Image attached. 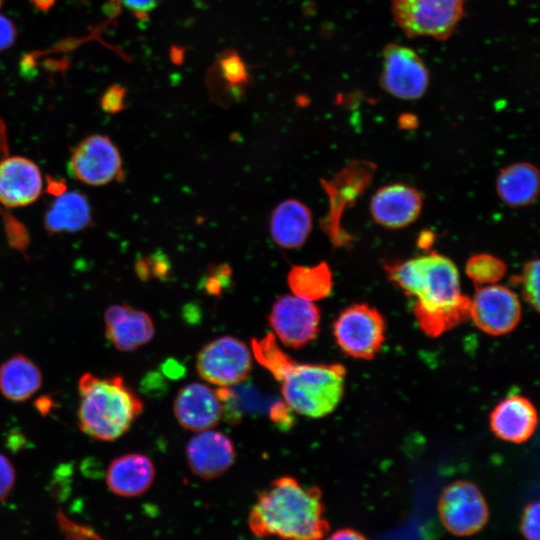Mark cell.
<instances>
[{
    "instance_id": "cell-1",
    "label": "cell",
    "mask_w": 540,
    "mask_h": 540,
    "mask_svg": "<svg viewBox=\"0 0 540 540\" xmlns=\"http://www.w3.org/2000/svg\"><path fill=\"white\" fill-rule=\"evenodd\" d=\"M388 278L416 298L414 315L420 328L437 337L470 318V298L460 290L459 274L447 257L431 252L387 264Z\"/></svg>"
},
{
    "instance_id": "cell-2",
    "label": "cell",
    "mask_w": 540,
    "mask_h": 540,
    "mask_svg": "<svg viewBox=\"0 0 540 540\" xmlns=\"http://www.w3.org/2000/svg\"><path fill=\"white\" fill-rule=\"evenodd\" d=\"M248 525L257 537L280 540H323L329 531L321 490L292 476L279 477L260 492Z\"/></svg>"
},
{
    "instance_id": "cell-3",
    "label": "cell",
    "mask_w": 540,
    "mask_h": 540,
    "mask_svg": "<svg viewBox=\"0 0 540 540\" xmlns=\"http://www.w3.org/2000/svg\"><path fill=\"white\" fill-rule=\"evenodd\" d=\"M78 390V426L95 440L118 439L144 408L142 400L120 375L99 377L84 373L78 381Z\"/></svg>"
},
{
    "instance_id": "cell-4",
    "label": "cell",
    "mask_w": 540,
    "mask_h": 540,
    "mask_svg": "<svg viewBox=\"0 0 540 540\" xmlns=\"http://www.w3.org/2000/svg\"><path fill=\"white\" fill-rule=\"evenodd\" d=\"M345 367L341 364H300L294 361L278 380L285 404L306 417L330 414L344 392Z\"/></svg>"
},
{
    "instance_id": "cell-5",
    "label": "cell",
    "mask_w": 540,
    "mask_h": 540,
    "mask_svg": "<svg viewBox=\"0 0 540 540\" xmlns=\"http://www.w3.org/2000/svg\"><path fill=\"white\" fill-rule=\"evenodd\" d=\"M398 26L408 37L446 40L464 11V0H391Z\"/></svg>"
},
{
    "instance_id": "cell-6",
    "label": "cell",
    "mask_w": 540,
    "mask_h": 540,
    "mask_svg": "<svg viewBox=\"0 0 540 540\" xmlns=\"http://www.w3.org/2000/svg\"><path fill=\"white\" fill-rule=\"evenodd\" d=\"M375 165L370 161H352L331 180L322 183L330 200V210L322 221L323 230L335 246H347L352 237L341 227L344 210L352 206L372 181Z\"/></svg>"
},
{
    "instance_id": "cell-7",
    "label": "cell",
    "mask_w": 540,
    "mask_h": 540,
    "mask_svg": "<svg viewBox=\"0 0 540 540\" xmlns=\"http://www.w3.org/2000/svg\"><path fill=\"white\" fill-rule=\"evenodd\" d=\"M338 346L347 355L371 359L385 339V321L374 307L354 304L344 309L333 323Z\"/></svg>"
},
{
    "instance_id": "cell-8",
    "label": "cell",
    "mask_w": 540,
    "mask_h": 540,
    "mask_svg": "<svg viewBox=\"0 0 540 540\" xmlns=\"http://www.w3.org/2000/svg\"><path fill=\"white\" fill-rule=\"evenodd\" d=\"M251 368L252 356L249 348L233 336H222L208 342L196 357L199 376L220 388L241 383Z\"/></svg>"
},
{
    "instance_id": "cell-9",
    "label": "cell",
    "mask_w": 540,
    "mask_h": 540,
    "mask_svg": "<svg viewBox=\"0 0 540 540\" xmlns=\"http://www.w3.org/2000/svg\"><path fill=\"white\" fill-rule=\"evenodd\" d=\"M438 513L444 527L456 536L474 535L489 520L484 496L475 484L465 480H457L443 490Z\"/></svg>"
},
{
    "instance_id": "cell-10",
    "label": "cell",
    "mask_w": 540,
    "mask_h": 540,
    "mask_svg": "<svg viewBox=\"0 0 540 540\" xmlns=\"http://www.w3.org/2000/svg\"><path fill=\"white\" fill-rule=\"evenodd\" d=\"M320 318V310L312 301L283 295L273 303L268 323L283 345L299 349L317 337Z\"/></svg>"
},
{
    "instance_id": "cell-11",
    "label": "cell",
    "mask_w": 540,
    "mask_h": 540,
    "mask_svg": "<svg viewBox=\"0 0 540 540\" xmlns=\"http://www.w3.org/2000/svg\"><path fill=\"white\" fill-rule=\"evenodd\" d=\"M68 166L75 179L91 186L105 185L123 176L119 150L101 134L84 138L74 149Z\"/></svg>"
},
{
    "instance_id": "cell-12",
    "label": "cell",
    "mask_w": 540,
    "mask_h": 540,
    "mask_svg": "<svg viewBox=\"0 0 540 540\" xmlns=\"http://www.w3.org/2000/svg\"><path fill=\"white\" fill-rule=\"evenodd\" d=\"M381 86L405 100L422 97L429 84V72L421 57L411 48L388 44L383 51Z\"/></svg>"
},
{
    "instance_id": "cell-13",
    "label": "cell",
    "mask_w": 540,
    "mask_h": 540,
    "mask_svg": "<svg viewBox=\"0 0 540 540\" xmlns=\"http://www.w3.org/2000/svg\"><path fill=\"white\" fill-rule=\"evenodd\" d=\"M470 318L483 332L499 336L511 332L521 319L517 295L501 285H485L470 299Z\"/></svg>"
},
{
    "instance_id": "cell-14",
    "label": "cell",
    "mask_w": 540,
    "mask_h": 540,
    "mask_svg": "<svg viewBox=\"0 0 540 540\" xmlns=\"http://www.w3.org/2000/svg\"><path fill=\"white\" fill-rule=\"evenodd\" d=\"M174 415L185 429L201 432L216 426L223 417V404L216 392L205 384L183 386L173 403Z\"/></svg>"
},
{
    "instance_id": "cell-15",
    "label": "cell",
    "mask_w": 540,
    "mask_h": 540,
    "mask_svg": "<svg viewBox=\"0 0 540 540\" xmlns=\"http://www.w3.org/2000/svg\"><path fill=\"white\" fill-rule=\"evenodd\" d=\"M186 458L195 475L210 480L230 469L236 459V450L227 435L210 429L198 432L189 440Z\"/></svg>"
},
{
    "instance_id": "cell-16",
    "label": "cell",
    "mask_w": 540,
    "mask_h": 540,
    "mask_svg": "<svg viewBox=\"0 0 540 540\" xmlns=\"http://www.w3.org/2000/svg\"><path fill=\"white\" fill-rule=\"evenodd\" d=\"M104 323L107 340L122 352L147 344L155 333L150 315L127 304L109 306L104 313Z\"/></svg>"
},
{
    "instance_id": "cell-17",
    "label": "cell",
    "mask_w": 540,
    "mask_h": 540,
    "mask_svg": "<svg viewBox=\"0 0 540 540\" xmlns=\"http://www.w3.org/2000/svg\"><path fill=\"white\" fill-rule=\"evenodd\" d=\"M423 199L421 193L405 184L381 187L373 195L370 211L380 225L399 229L413 223L420 215Z\"/></svg>"
},
{
    "instance_id": "cell-18",
    "label": "cell",
    "mask_w": 540,
    "mask_h": 540,
    "mask_svg": "<svg viewBox=\"0 0 540 540\" xmlns=\"http://www.w3.org/2000/svg\"><path fill=\"white\" fill-rule=\"evenodd\" d=\"M38 166L25 157L13 156L0 161V202L7 207L26 206L42 192Z\"/></svg>"
},
{
    "instance_id": "cell-19",
    "label": "cell",
    "mask_w": 540,
    "mask_h": 540,
    "mask_svg": "<svg viewBox=\"0 0 540 540\" xmlns=\"http://www.w3.org/2000/svg\"><path fill=\"white\" fill-rule=\"evenodd\" d=\"M490 426L500 439L522 443L527 441L537 426V412L524 396L511 395L500 401L490 415Z\"/></svg>"
},
{
    "instance_id": "cell-20",
    "label": "cell",
    "mask_w": 540,
    "mask_h": 540,
    "mask_svg": "<svg viewBox=\"0 0 540 540\" xmlns=\"http://www.w3.org/2000/svg\"><path fill=\"white\" fill-rule=\"evenodd\" d=\"M154 477L155 467L149 457L141 453H129L110 463L106 482L114 494L136 497L149 489Z\"/></svg>"
},
{
    "instance_id": "cell-21",
    "label": "cell",
    "mask_w": 540,
    "mask_h": 540,
    "mask_svg": "<svg viewBox=\"0 0 540 540\" xmlns=\"http://www.w3.org/2000/svg\"><path fill=\"white\" fill-rule=\"evenodd\" d=\"M312 229V214L309 208L296 199L279 203L271 214L270 234L280 247H301Z\"/></svg>"
},
{
    "instance_id": "cell-22",
    "label": "cell",
    "mask_w": 540,
    "mask_h": 540,
    "mask_svg": "<svg viewBox=\"0 0 540 540\" xmlns=\"http://www.w3.org/2000/svg\"><path fill=\"white\" fill-rule=\"evenodd\" d=\"M92 208L88 198L78 191L57 195L45 213L44 226L48 233L78 232L91 226Z\"/></svg>"
},
{
    "instance_id": "cell-23",
    "label": "cell",
    "mask_w": 540,
    "mask_h": 540,
    "mask_svg": "<svg viewBox=\"0 0 540 540\" xmlns=\"http://www.w3.org/2000/svg\"><path fill=\"white\" fill-rule=\"evenodd\" d=\"M539 172L528 162H518L503 168L496 180L500 199L510 207L531 204L539 193Z\"/></svg>"
},
{
    "instance_id": "cell-24",
    "label": "cell",
    "mask_w": 540,
    "mask_h": 540,
    "mask_svg": "<svg viewBox=\"0 0 540 540\" xmlns=\"http://www.w3.org/2000/svg\"><path fill=\"white\" fill-rule=\"evenodd\" d=\"M42 385L39 367L28 357L15 354L0 365V391L11 401L29 399Z\"/></svg>"
},
{
    "instance_id": "cell-25",
    "label": "cell",
    "mask_w": 540,
    "mask_h": 540,
    "mask_svg": "<svg viewBox=\"0 0 540 540\" xmlns=\"http://www.w3.org/2000/svg\"><path fill=\"white\" fill-rule=\"evenodd\" d=\"M293 295L317 301L330 296L333 287L332 272L326 262L315 266H293L287 276Z\"/></svg>"
},
{
    "instance_id": "cell-26",
    "label": "cell",
    "mask_w": 540,
    "mask_h": 540,
    "mask_svg": "<svg viewBox=\"0 0 540 540\" xmlns=\"http://www.w3.org/2000/svg\"><path fill=\"white\" fill-rule=\"evenodd\" d=\"M252 351L256 360L266 368L276 380L294 362L277 344L276 337L269 333L262 339L252 340Z\"/></svg>"
},
{
    "instance_id": "cell-27",
    "label": "cell",
    "mask_w": 540,
    "mask_h": 540,
    "mask_svg": "<svg viewBox=\"0 0 540 540\" xmlns=\"http://www.w3.org/2000/svg\"><path fill=\"white\" fill-rule=\"evenodd\" d=\"M465 270L476 285H492L505 275L506 264L493 255L481 253L468 259Z\"/></svg>"
},
{
    "instance_id": "cell-28",
    "label": "cell",
    "mask_w": 540,
    "mask_h": 540,
    "mask_svg": "<svg viewBox=\"0 0 540 540\" xmlns=\"http://www.w3.org/2000/svg\"><path fill=\"white\" fill-rule=\"evenodd\" d=\"M539 260L528 261L521 275L512 279L516 285H521L525 300L536 310H539Z\"/></svg>"
},
{
    "instance_id": "cell-29",
    "label": "cell",
    "mask_w": 540,
    "mask_h": 540,
    "mask_svg": "<svg viewBox=\"0 0 540 540\" xmlns=\"http://www.w3.org/2000/svg\"><path fill=\"white\" fill-rule=\"evenodd\" d=\"M219 67L221 76L231 88H242L248 82L245 65L236 53L228 52L222 56Z\"/></svg>"
},
{
    "instance_id": "cell-30",
    "label": "cell",
    "mask_w": 540,
    "mask_h": 540,
    "mask_svg": "<svg viewBox=\"0 0 540 540\" xmlns=\"http://www.w3.org/2000/svg\"><path fill=\"white\" fill-rule=\"evenodd\" d=\"M520 530L527 540H539V502L528 504L523 511Z\"/></svg>"
},
{
    "instance_id": "cell-31",
    "label": "cell",
    "mask_w": 540,
    "mask_h": 540,
    "mask_svg": "<svg viewBox=\"0 0 540 540\" xmlns=\"http://www.w3.org/2000/svg\"><path fill=\"white\" fill-rule=\"evenodd\" d=\"M125 89L120 85L110 86L101 98V107L108 113H117L124 109Z\"/></svg>"
},
{
    "instance_id": "cell-32",
    "label": "cell",
    "mask_w": 540,
    "mask_h": 540,
    "mask_svg": "<svg viewBox=\"0 0 540 540\" xmlns=\"http://www.w3.org/2000/svg\"><path fill=\"white\" fill-rule=\"evenodd\" d=\"M16 475L12 463L0 453V501L4 500L11 492Z\"/></svg>"
},
{
    "instance_id": "cell-33",
    "label": "cell",
    "mask_w": 540,
    "mask_h": 540,
    "mask_svg": "<svg viewBox=\"0 0 540 540\" xmlns=\"http://www.w3.org/2000/svg\"><path fill=\"white\" fill-rule=\"evenodd\" d=\"M16 37V30L12 22L0 14V51L12 46Z\"/></svg>"
},
{
    "instance_id": "cell-34",
    "label": "cell",
    "mask_w": 540,
    "mask_h": 540,
    "mask_svg": "<svg viewBox=\"0 0 540 540\" xmlns=\"http://www.w3.org/2000/svg\"><path fill=\"white\" fill-rule=\"evenodd\" d=\"M288 406L282 402L274 403L270 408V418L274 423L282 428H288L292 424V418L288 411Z\"/></svg>"
},
{
    "instance_id": "cell-35",
    "label": "cell",
    "mask_w": 540,
    "mask_h": 540,
    "mask_svg": "<svg viewBox=\"0 0 540 540\" xmlns=\"http://www.w3.org/2000/svg\"><path fill=\"white\" fill-rule=\"evenodd\" d=\"M125 8L135 14H146L153 10L160 0H118Z\"/></svg>"
},
{
    "instance_id": "cell-36",
    "label": "cell",
    "mask_w": 540,
    "mask_h": 540,
    "mask_svg": "<svg viewBox=\"0 0 540 540\" xmlns=\"http://www.w3.org/2000/svg\"><path fill=\"white\" fill-rule=\"evenodd\" d=\"M327 540H368L360 532L351 529L344 528L334 532Z\"/></svg>"
},
{
    "instance_id": "cell-37",
    "label": "cell",
    "mask_w": 540,
    "mask_h": 540,
    "mask_svg": "<svg viewBox=\"0 0 540 540\" xmlns=\"http://www.w3.org/2000/svg\"><path fill=\"white\" fill-rule=\"evenodd\" d=\"M434 235L430 231H424L421 233L418 243L420 247L428 248L433 243Z\"/></svg>"
},
{
    "instance_id": "cell-38",
    "label": "cell",
    "mask_w": 540,
    "mask_h": 540,
    "mask_svg": "<svg viewBox=\"0 0 540 540\" xmlns=\"http://www.w3.org/2000/svg\"><path fill=\"white\" fill-rule=\"evenodd\" d=\"M56 0H32L34 5L42 10H48L52 7Z\"/></svg>"
}]
</instances>
